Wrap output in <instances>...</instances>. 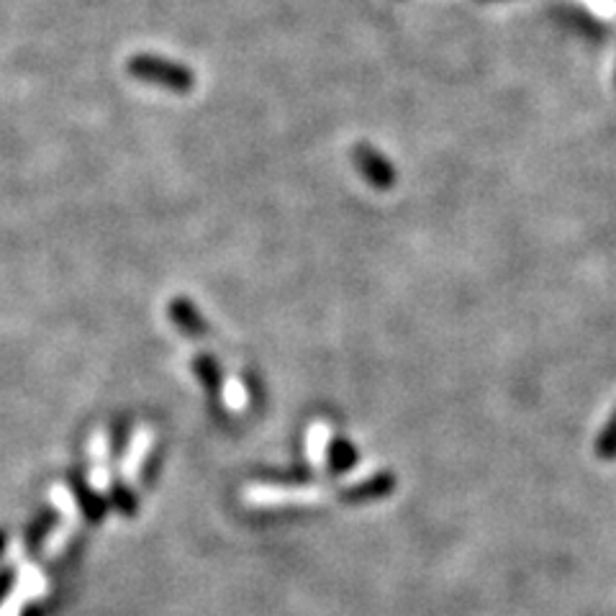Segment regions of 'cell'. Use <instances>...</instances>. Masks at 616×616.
Wrapping results in <instances>:
<instances>
[{
  "mask_svg": "<svg viewBox=\"0 0 616 616\" xmlns=\"http://www.w3.org/2000/svg\"><path fill=\"white\" fill-rule=\"evenodd\" d=\"M126 70H129L131 77L142 80V83L170 90V93L185 95L196 88V72L185 65H178V62L157 57V54H134L126 62Z\"/></svg>",
  "mask_w": 616,
  "mask_h": 616,
  "instance_id": "obj_1",
  "label": "cell"
},
{
  "mask_svg": "<svg viewBox=\"0 0 616 616\" xmlns=\"http://www.w3.org/2000/svg\"><path fill=\"white\" fill-rule=\"evenodd\" d=\"M326 496L319 486H249L244 488V501L252 506H285L314 504Z\"/></svg>",
  "mask_w": 616,
  "mask_h": 616,
  "instance_id": "obj_2",
  "label": "cell"
},
{
  "mask_svg": "<svg viewBox=\"0 0 616 616\" xmlns=\"http://www.w3.org/2000/svg\"><path fill=\"white\" fill-rule=\"evenodd\" d=\"M355 165L362 172V178L373 183L375 188H391L396 183V172H393L391 162L385 160L383 154L375 152L368 144H360L355 149Z\"/></svg>",
  "mask_w": 616,
  "mask_h": 616,
  "instance_id": "obj_3",
  "label": "cell"
},
{
  "mask_svg": "<svg viewBox=\"0 0 616 616\" xmlns=\"http://www.w3.org/2000/svg\"><path fill=\"white\" fill-rule=\"evenodd\" d=\"M154 445V432L152 427H137L134 437L129 442V450L121 457V478L126 483H134L139 478V470H142L144 460H147L149 450Z\"/></svg>",
  "mask_w": 616,
  "mask_h": 616,
  "instance_id": "obj_4",
  "label": "cell"
},
{
  "mask_svg": "<svg viewBox=\"0 0 616 616\" xmlns=\"http://www.w3.org/2000/svg\"><path fill=\"white\" fill-rule=\"evenodd\" d=\"M90 486L98 493H106L111 486V473H108V434L106 429H98L90 439Z\"/></svg>",
  "mask_w": 616,
  "mask_h": 616,
  "instance_id": "obj_5",
  "label": "cell"
},
{
  "mask_svg": "<svg viewBox=\"0 0 616 616\" xmlns=\"http://www.w3.org/2000/svg\"><path fill=\"white\" fill-rule=\"evenodd\" d=\"M329 442H332V427H329L326 421H314L306 432V457L316 470H321L326 465Z\"/></svg>",
  "mask_w": 616,
  "mask_h": 616,
  "instance_id": "obj_6",
  "label": "cell"
},
{
  "mask_svg": "<svg viewBox=\"0 0 616 616\" xmlns=\"http://www.w3.org/2000/svg\"><path fill=\"white\" fill-rule=\"evenodd\" d=\"M221 398H224V406L231 411H242L249 406V393H247V385L242 383L239 378H229L224 383V393H221Z\"/></svg>",
  "mask_w": 616,
  "mask_h": 616,
  "instance_id": "obj_7",
  "label": "cell"
},
{
  "mask_svg": "<svg viewBox=\"0 0 616 616\" xmlns=\"http://www.w3.org/2000/svg\"><path fill=\"white\" fill-rule=\"evenodd\" d=\"M599 455L601 457H614L616 455V414L614 419L606 424L604 434H601L599 439Z\"/></svg>",
  "mask_w": 616,
  "mask_h": 616,
  "instance_id": "obj_8",
  "label": "cell"
},
{
  "mask_svg": "<svg viewBox=\"0 0 616 616\" xmlns=\"http://www.w3.org/2000/svg\"><path fill=\"white\" fill-rule=\"evenodd\" d=\"M21 604H24V596L13 593V599H8V604L0 609V616H18L21 614Z\"/></svg>",
  "mask_w": 616,
  "mask_h": 616,
  "instance_id": "obj_9",
  "label": "cell"
}]
</instances>
